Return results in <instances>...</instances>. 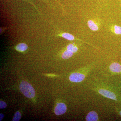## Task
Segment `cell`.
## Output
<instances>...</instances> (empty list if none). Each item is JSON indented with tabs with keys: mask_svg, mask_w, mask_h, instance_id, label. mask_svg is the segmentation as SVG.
Instances as JSON below:
<instances>
[{
	"mask_svg": "<svg viewBox=\"0 0 121 121\" xmlns=\"http://www.w3.org/2000/svg\"><path fill=\"white\" fill-rule=\"evenodd\" d=\"M21 92L26 97L32 98L35 97V91L32 85L27 82L23 81L20 85Z\"/></svg>",
	"mask_w": 121,
	"mask_h": 121,
	"instance_id": "6da1fadb",
	"label": "cell"
},
{
	"mask_svg": "<svg viewBox=\"0 0 121 121\" xmlns=\"http://www.w3.org/2000/svg\"><path fill=\"white\" fill-rule=\"evenodd\" d=\"M98 91L99 94L105 98L114 101H118V98H117V95L111 91L106 89H99Z\"/></svg>",
	"mask_w": 121,
	"mask_h": 121,
	"instance_id": "7a4b0ae2",
	"label": "cell"
},
{
	"mask_svg": "<svg viewBox=\"0 0 121 121\" xmlns=\"http://www.w3.org/2000/svg\"><path fill=\"white\" fill-rule=\"evenodd\" d=\"M86 78L84 73L74 72L70 75L69 79L71 82H80L84 80Z\"/></svg>",
	"mask_w": 121,
	"mask_h": 121,
	"instance_id": "3957f363",
	"label": "cell"
},
{
	"mask_svg": "<svg viewBox=\"0 0 121 121\" xmlns=\"http://www.w3.org/2000/svg\"><path fill=\"white\" fill-rule=\"evenodd\" d=\"M67 108L64 103H58L55 109V113L57 115L63 114L66 112Z\"/></svg>",
	"mask_w": 121,
	"mask_h": 121,
	"instance_id": "277c9868",
	"label": "cell"
},
{
	"mask_svg": "<svg viewBox=\"0 0 121 121\" xmlns=\"http://www.w3.org/2000/svg\"><path fill=\"white\" fill-rule=\"evenodd\" d=\"M109 69L113 73H121V65L118 63L114 62L109 66Z\"/></svg>",
	"mask_w": 121,
	"mask_h": 121,
	"instance_id": "5b68a950",
	"label": "cell"
},
{
	"mask_svg": "<svg viewBox=\"0 0 121 121\" xmlns=\"http://www.w3.org/2000/svg\"><path fill=\"white\" fill-rule=\"evenodd\" d=\"M87 121H99L98 114L95 111H91L87 115L86 117Z\"/></svg>",
	"mask_w": 121,
	"mask_h": 121,
	"instance_id": "8992f818",
	"label": "cell"
},
{
	"mask_svg": "<svg viewBox=\"0 0 121 121\" xmlns=\"http://www.w3.org/2000/svg\"><path fill=\"white\" fill-rule=\"evenodd\" d=\"M60 36H62L63 38L66 39L70 40V41L73 40H79V41H82L83 43H86L88 44H90L87 43V42H84V41H83V40H81L80 39H76L74 36H73V35L70 34V33H64L60 35Z\"/></svg>",
	"mask_w": 121,
	"mask_h": 121,
	"instance_id": "52a82bcc",
	"label": "cell"
},
{
	"mask_svg": "<svg viewBox=\"0 0 121 121\" xmlns=\"http://www.w3.org/2000/svg\"><path fill=\"white\" fill-rule=\"evenodd\" d=\"M87 25L89 28L93 31H97L99 30L97 24L92 20H90L87 22Z\"/></svg>",
	"mask_w": 121,
	"mask_h": 121,
	"instance_id": "ba28073f",
	"label": "cell"
},
{
	"mask_svg": "<svg viewBox=\"0 0 121 121\" xmlns=\"http://www.w3.org/2000/svg\"><path fill=\"white\" fill-rule=\"evenodd\" d=\"M73 53L72 52L67 50L62 54V58L64 59H67L70 58L73 55Z\"/></svg>",
	"mask_w": 121,
	"mask_h": 121,
	"instance_id": "9c48e42d",
	"label": "cell"
},
{
	"mask_svg": "<svg viewBox=\"0 0 121 121\" xmlns=\"http://www.w3.org/2000/svg\"><path fill=\"white\" fill-rule=\"evenodd\" d=\"M28 46L26 44L21 43L19 44L16 47V49L20 52H24L27 50Z\"/></svg>",
	"mask_w": 121,
	"mask_h": 121,
	"instance_id": "30bf717a",
	"label": "cell"
},
{
	"mask_svg": "<svg viewBox=\"0 0 121 121\" xmlns=\"http://www.w3.org/2000/svg\"><path fill=\"white\" fill-rule=\"evenodd\" d=\"M113 32L117 35H121V26L118 25H115L112 28Z\"/></svg>",
	"mask_w": 121,
	"mask_h": 121,
	"instance_id": "8fae6325",
	"label": "cell"
},
{
	"mask_svg": "<svg viewBox=\"0 0 121 121\" xmlns=\"http://www.w3.org/2000/svg\"><path fill=\"white\" fill-rule=\"evenodd\" d=\"M67 50H69L74 53L78 52V48L77 46L73 44H70L67 47Z\"/></svg>",
	"mask_w": 121,
	"mask_h": 121,
	"instance_id": "7c38bea8",
	"label": "cell"
},
{
	"mask_svg": "<svg viewBox=\"0 0 121 121\" xmlns=\"http://www.w3.org/2000/svg\"><path fill=\"white\" fill-rule=\"evenodd\" d=\"M21 115L19 112L17 111L15 113L12 121H19L21 118Z\"/></svg>",
	"mask_w": 121,
	"mask_h": 121,
	"instance_id": "4fadbf2b",
	"label": "cell"
},
{
	"mask_svg": "<svg viewBox=\"0 0 121 121\" xmlns=\"http://www.w3.org/2000/svg\"><path fill=\"white\" fill-rule=\"evenodd\" d=\"M7 107V104L5 102L1 101H0V108L1 109H4Z\"/></svg>",
	"mask_w": 121,
	"mask_h": 121,
	"instance_id": "5bb4252c",
	"label": "cell"
},
{
	"mask_svg": "<svg viewBox=\"0 0 121 121\" xmlns=\"http://www.w3.org/2000/svg\"><path fill=\"white\" fill-rule=\"evenodd\" d=\"M4 115L3 114L0 113V121H1L2 120V119L4 118Z\"/></svg>",
	"mask_w": 121,
	"mask_h": 121,
	"instance_id": "9a60e30c",
	"label": "cell"
},
{
	"mask_svg": "<svg viewBox=\"0 0 121 121\" xmlns=\"http://www.w3.org/2000/svg\"><path fill=\"white\" fill-rule=\"evenodd\" d=\"M25 0V1H28V2H29V3H30V4H32L33 5H34V6H35V5H34V4H32V3H31V2H30V1H29L28 0Z\"/></svg>",
	"mask_w": 121,
	"mask_h": 121,
	"instance_id": "2e32d148",
	"label": "cell"
},
{
	"mask_svg": "<svg viewBox=\"0 0 121 121\" xmlns=\"http://www.w3.org/2000/svg\"><path fill=\"white\" fill-rule=\"evenodd\" d=\"M119 115L121 116V110H120L119 111Z\"/></svg>",
	"mask_w": 121,
	"mask_h": 121,
	"instance_id": "e0dca14e",
	"label": "cell"
},
{
	"mask_svg": "<svg viewBox=\"0 0 121 121\" xmlns=\"http://www.w3.org/2000/svg\"><path fill=\"white\" fill-rule=\"evenodd\" d=\"M120 2H121V0H120Z\"/></svg>",
	"mask_w": 121,
	"mask_h": 121,
	"instance_id": "ac0fdd59",
	"label": "cell"
}]
</instances>
